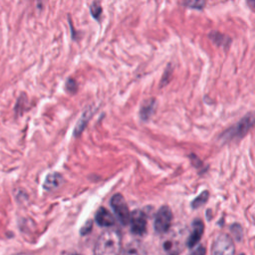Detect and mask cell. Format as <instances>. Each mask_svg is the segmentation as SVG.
Masks as SVG:
<instances>
[{
    "label": "cell",
    "mask_w": 255,
    "mask_h": 255,
    "mask_svg": "<svg viewBox=\"0 0 255 255\" xmlns=\"http://www.w3.org/2000/svg\"><path fill=\"white\" fill-rule=\"evenodd\" d=\"M122 249V237L117 230H107L103 232L94 249L95 255H119Z\"/></svg>",
    "instance_id": "obj_1"
},
{
    "label": "cell",
    "mask_w": 255,
    "mask_h": 255,
    "mask_svg": "<svg viewBox=\"0 0 255 255\" xmlns=\"http://www.w3.org/2000/svg\"><path fill=\"white\" fill-rule=\"evenodd\" d=\"M253 114H248L243 119H241L240 122H238L235 126L231 127L226 131H224L221 134V138L224 140H230L234 138L238 139L243 137L253 126Z\"/></svg>",
    "instance_id": "obj_2"
},
{
    "label": "cell",
    "mask_w": 255,
    "mask_h": 255,
    "mask_svg": "<svg viewBox=\"0 0 255 255\" xmlns=\"http://www.w3.org/2000/svg\"><path fill=\"white\" fill-rule=\"evenodd\" d=\"M111 205L115 214L117 215L118 219L123 225H127L128 223H129L130 213L128 211V207L126 202V199L122 194L120 193L115 194L111 198Z\"/></svg>",
    "instance_id": "obj_3"
},
{
    "label": "cell",
    "mask_w": 255,
    "mask_h": 255,
    "mask_svg": "<svg viewBox=\"0 0 255 255\" xmlns=\"http://www.w3.org/2000/svg\"><path fill=\"white\" fill-rule=\"evenodd\" d=\"M172 221V212L168 206H162L159 208L154 219V229L157 233H165Z\"/></svg>",
    "instance_id": "obj_4"
},
{
    "label": "cell",
    "mask_w": 255,
    "mask_h": 255,
    "mask_svg": "<svg viewBox=\"0 0 255 255\" xmlns=\"http://www.w3.org/2000/svg\"><path fill=\"white\" fill-rule=\"evenodd\" d=\"M234 244L227 234H220L214 241L212 255H233Z\"/></svg>",
    "instance_id": "obj_5"
},
{
    "label": "cell",
    "mask_w": 255,
    "mask_h": 255,
    "mask_svg": "<svg viewBox=\"0 0 255 255\" xmlns=\"http://www.w3.org/2000/svg\"><path fill=\"white\" fill-rule=\"evenodd\" d=\"M130 229L133 234L143 235L146 231V216L145 214L139 210H133L129 217Z\"/></svg>",
    "instance_id": "obj_6"
},
{
    "label": "cell",
    "mask_w": 255,
    "mask_h": 255,
    "mask_svg": "<svg viewBox=\"0 0 255 255\" xmlns=\"http://www.w3.org/2000/svg\"><path fill=\"white\" fill-rule=\"evenodd\" d=\"M181 243L178 239L169 237L162 241L161 250L164 255H178L181 251Z\"/></svg>",
    "instance_id": "obj_7"
},
{
    "label": "cell",
    "mask_w": 255,
    "mask_h": 255,
    "mask_svg": "<svg viewBox=\"0 0 255 255\" xmlns=\"http://www.w3.org/2000/svg\"><path fill=\"white\" fill-rule=\"evenodd\" d=\"M203 229H204V226H203V222L199 219H195L192 223V231L187 239V246L189 248L193 247L194 245H196V243H198V241L200 240L201 236H202V233H203Z\"/></svg>",
    "instance_id": "obj_8"
},
{
    "label": "cell",
    "mask_w": 255,
    "mask_h": 255,
    "mask_svg": "<svg viewBox=\"0 0 255 255\" xmlns=\"http://www.w3.org/2000/svg\"><path fill=\"white\" fill-rule=\"evenodd\" d=\"M96 222L100 226L111 227L115 224V218L105 207H100L96 213Z\"/></svg>",
    "instance_id": "obj_9"
},
{
    "label": "cell",
    "mask_w": 255,
    "mask_h": 255,
    "mask_svg": "<svg viewBox=\"0 0 255 255\" xmlns=\"http://www.w3.org/2000/svg\"><path fill=\"white\" fill-rule=\"evenodd\" d=\"M63 180H64V178H63V176L60 173H58V172L50 173L45 178L43 187H44L45 190L51 191V190L59 187L61 185V183L63 182Z\"/></svg>",
    "instance_id": "obj_10"
},
{
    "label": "cell",
    "mask_w": 255,
    "mask_h": 255,
    "mask_svg": "<svg viewBox=\"0 0 255 255\" xmlns=\"http://www.w3.org/2000/svg\"><path fill=\"white\" fill-rule=\"evenodd\" d=\"M123 255H146V250L139 241H131L125 247Z\"/></svg>",
    "instance_id": "obj_11"
},
{
    "label": "cell",
    "mask_w": 255,
    "mask_h": 255,
    "mask_svg": "<svg viewBox=\"0 0 255 255\" xmlns=\"http://www.w3.org/2000/svg\"><path fill=\"white\" fill-rule=\"evenodd\" d=\"M154 106H155L154 99H148L142 103L140 107V112H139V115L142 121H147L151 117L154 110Z\"/></svg>",
    "instance_id": "obj_12"
},
{
    "label": "cell",
    "mask_w": 255,
    "mask_h": 255,
    "mask_svg": "<svg viewBox=\"0 0 255 255\" xmlns=\"http://www.w3.org/2000/svg\"><path fill=\"white\" fill-rule=\"evenodd\" d=\"M91 116H92V112H90V111H87V112H85L82 115V117L79 120V122H78V124H77V126L75 128V130H74V134L76 136L83 131V129L85 128V127H86L87 123L89 122V119L91 118Z\"/></svg>",
    "instance_id": "obj_13"
},
{
    "label": "cell",
    "mask_w": 255,
    "mask_h": 255,
    "mask_svg": "<svg viewBox=\"0 0 255 255\" xmlns=\"http://www.w3.org/2000/svg\"><path fill=\"white\" fill-rule=\"evenodd\" d=\"M208 195H209V192H208L207 190H204L200 195H198V196L192 201L191 206H192L193 208H197V207L203 205V204L207 201Z\"/></svg>",
    "instance_id": "obj_14"
},
{
    "label": "cell",
    "mask_w": 255,
    "mask_h": 255,
    "mask_svg": "<svg viewBox=\"0 0 255 255\" xmlns=\"http://www.w3.org/2000/svg\"><path fill=\"white\" fill-rule=\"evenodd\" d=\"M183 4L193 9H202L206 3L204 1H185Z\"/></svg>",
    "instance_id": "obj_15"
},
{
    "label": "cell",
    "mask_w": 255,
    "mask_h": 255,
    "mask_svg": "<svg viewBox=\"0 0 255 255\" xmlns=\"http://www.w3.org/2000/svg\"><path fill=\"white\" fill-rule=\"evenodd\" d=\"M91 13L94 16V18H99L100 14L102 13V7L99 2H94L91 5Z\"/></svg>",
    "instance_id": "obj_16"
},
{
    "label": "cell",
    "mask_w": 255,
    "mask_h": 255,
    "mask_svg": "<svg viewBox=\"0 0 255 255\" xmlns=\"http://www.w3.org/2000/svg\"><path fill=\"white\" fill-rule=\"evenodd\" d=\"M66 88L69 92H75L77 90V83L73 79H69L66 84Z\"/></svg>",
    "instance_id": "obj_17"
},
{
    "label": "cell",
    "mask_w": 255,
    "mask_h": 255,
    "mask_svg": "<svg viewBox=\"0 0 255 255\" xmlns=\"http://www.w3.org/2000/svg\"><path fill=\"white\" fill-rule=\"evenodd\" d=\"M91 229H92V221H89V222H87V223L84 225V227L81 229V233H82L83 235H85V234L89 233V232L91 231Z\"/></svg>",
    "instance_id": "obj_18"
},
{
    "label": "cell",
    "mask_w": 255,
    "mask_h": 255,
    "mask_svg": "<svg viewBox=\"0 0 255 255\" xmlns=\"http://www.w3.org/2000/svg\"><path fill=\"white\" fill-rule=\"evenodd\" d=\"M189 255H205V248L202 246H199L198 248H196L192 253H190Z\"/></svg>",
    "instance_id": "obj_19"
},
{
    "label": "cell",
    "mask_w": 255,
    "mask_h": 255,
    "mask_svg": "<svg viewBox=\"0 0 255 255\" xmlns=\"http://www.w3.org/2000/svg\"><path fill=\"white\" fill-rule=\"evenodd\" d=\"M73 255H79V254H73Z\"/></svg>",
    "instance_id": "obj_20"
},
{
    "label": "cell",
    "mask_w": 255,
    "mask_h": 255,
    "mask_svg": "<svg viewBox=\"0 0 255 255\" xmlns=\"http://www.w3.org/2000/svg\"><path fill=\"white\" fill-rule=\"evenodd\" d=\"M241 255H244V254H241Z\"/></svg>",
    "instance_id": "obj_21"
}]
</instances>
